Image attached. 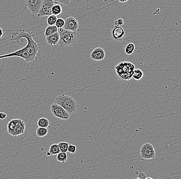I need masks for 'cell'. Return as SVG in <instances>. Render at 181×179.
Returning <instances> with one entry per match:
<instances>
[{
	"label": "cell",
	"mask_w": 181,
	"mask_h": 179,
	"mask_svg": "<svg viewBox=\"0 0 181 179\" xmlns=\"http://www.w3.org/2000/svg\"><path fill=\"white\" fill-rule=\"evenodd\" d=\"M3 36V31L2 28H0V38H2V37Z\"/></svg>",
	"instance_id": "f546056e"
},
{
	"label": "cell",
	"mask_w": 181,
	"mask_h": 179,
	"mask_svg": "<svg viewBox=\"0 0 181 179\" xmlns=\"http://www.w3.org/2000/svg\"><path fill=\"white\" fill-rule=\"evenodd\" d=\"M65 24V20L62 18H58L56 21L55 25L58 28H62L64 27Z\"/></svg>",
	"instance_id": "d4e9b609"
},
{
	"label": "cell",
	"mask_w": 181,
	"mask_h": 179,
	"mask_svg": "<svg viewBox=\"0 0 181 179\" xmlns=\"http://www.w3.org/2000/svg\"><path fill=\"white\" fill-rule=\"evenodd\" d=\"M146 174L143 172H140L138 173V177H137V179H146Z\"/></svg>",
	"instance_id": "83f0119b"
},
{
	"label": "cell",
	"mask_w": 181,
	"mask_h": 179,
	"mask_svg": "<svg viewBox=\"0 0 181 179\" xmlns=\"http://www.w3.org/2000/svg\"><path fill=\"white\" fill-rule=\"evenodd\" d=\"M61 152L60 150L59 147L58 146V144H54L51 146L49 147L48 152H47V155H57L58 153H59Z\"/></svg>",
	"instance_id": "9a60e30c"
},
{
	"label": "cell",
	"mask_w": 181,
	"mask_h": 179,
	"mask_svg": "<svg viewBox=\"0 0 181 179\" xmlns=\"http://www.w3.org/2000/svg\"><path fill=\"white\" fill-rule=\"evenodd\" d=\"M1 59L6 58H12V57H16V58H20L22 59H24L25 61L27 62L31 63L33 61L30 55L27 51L25 50L24 48H23L21 49H19L16 50L15 52L12 53H10L9 54L1 55Z\"/></svg>",
	"instance_id": "52a82bcc"
},
{
	"label": "cell",
	"mask_w": 181,
	"mask_h": 179,
	"mask_svg": "<svg viewBox=\"0 0 181 179\" xmlns=\"http://www.w3.org/2000/svg\"><path fill=\"white\" fill-rule=\"evenodd\" d=\"M7 118V114L3 112L0 113V119L4 120Z\"/></svg>",
	"instance_id": "f1b7e54d"
},
{
	"label": "cell",
	"mask_w": 181,
	"mask_h": 179,
	"mask_svg": "<svg viewBox=\"0 0 181 179\" xmlns=\"http://www.w3.org/2000/svg\"><path fill=\"white\" fill-rule=\"evenodd\" d=\"M111 34L114 39L116 41L122 40L125 36V30L120 26H115L112 29Z\"/></svg>",
	"instance_id": "7c38bea8"
},
{
	"label": "cell",
	"mask_w": 181,
	"mask_h": 179,
	"mask_svg": "<svg viewBox=\"0 0 181 179\" xmlns=\"http://www.w3.org/2000/svg\"><path fill=\"white\" fill-rule=\"evenodd\" d=\"M58 28H57V26L55 25H48V27L45 30V36H48L49 35L57 33L58 32Z\"/></svg>",
	"instance_id": "2e32d148"
},
{
	"label": "cell",
	"mask_w": 181,
	"mask_h": 179,
	"mask_svg": "<svg viewBox=\"0 0 181 179\" xmlns=\"http://www.w3.org/2000/svg\"><path fill=\"white\" fill-rule=\"evenodd\" d=\"M105 53L104 50L100 47L95 48L90 53V57L93 60L102 61L105 58Z\"/></svg>",
	"instance_id": "4fadbf2b"
},
{
	"label": "cell",
	"mask_w": 181,
	"mask_h": 179,
	"mask_svg": "<svg viewBox=\"0 0 181 179\" xmlns=\"http://www.w3.org/2000/svg\"><path fill=\"white\" fill-rule=\"evenodd\" d=\"M135 65L130 62H120L115 66L116 73L122 80H129L132 78Z\"/></svg>",
	"instance_id": "3957f363"
},
{
	"label": "cell",
	"mask_w": 181,
	"mask_h": 179,
	"mask_svg": "<svg viewBox=\"0 0 181 179\" xmlns=\"http://www.w3.org/2000/svg\"><path fill=\"white\" fill-rule=\"evenodd\" d=\"M46 43L51 46H55L58 44L60 39V35L58 32L45 37Z\"/></svg>",
	"instance_id": "5bb4252c"
},
{
	"label": "cell",
	"mask_w": 181,
	"mask_h": 179,
	"mask_svg": "<svg viewBox=\"0 0 181 179\" xmlns=\"http://www.w3.org/2000/svg\"><path fill=\"white\" fill-rule=\"evenodd\" d=\"M146 179H152V177H146Z\"/></svg>",
	"instance_id": "d6a6232c"
},
{
	"label": "cell",
	"mask_w": 181,
	"mask_h": 179,
	"mask_svg": "<svg viewBox=\"0 0 181 179\" xmlns=\"http://www.w3.org/2000/svg\"><path fill=\"white\" fill-rule=\"evenodd\" d=\"M79 26V22L77 20L73 17H70L65 20V24L63 28L71 31L75 32L77 31Z\"/></svg>",
	"instance_id": "8fae6325"
},
{
	"label": "cell",
	"mask_w": 181,
	"mask_h": 179,
	"mask_svg": "<svg viewBox=\"0 0 181 179\" xmlns=\"http://www.w3.org/2000/svg\"><path fill=\"white\" fill-rule=\"evenodd\" d=\"M55 102L62 107L70 115L75 113L79 107L72 97L65 95H62L57 97Z\"/></svg>",
	"instance_id": "277c9868"
},
{
	"label": "cell",
	"mask_w": 181,
	"mask_h": 179,
	"mask_svg": "<svg viewBox=\"0 0 181 179\" xmlns=\"http://www.w3.org/2000/svg\"><path fill=\"white\" fill-rule=\"evenodd\" d=\"M56 3L54 0H44L41 9L37 14L38 17L49 16L52 15L51 8Z\"/></svg>",
	"instance_id": "9c48e42d"
},
{
	"label": "cell",
	"mask_w": 181,
	"mask_h": 179,
	"mask_svg": "<svg viewBox=\"0 0 181 179\" xmlns=\"http://www.w3.org/2000/svg\"><path fill=\"white\" fill-rule=\"evenodd\" d=\"M0 59H1V56H0Z\"/></svg>",
	"instance_id": "836d02e7"
},
{
	"label": "cell",
	"mask_w": 181,
	"mask_h": 179,
	"mask_svg": "<svg viewBox=\"0 0 181 179\" xmlns=\"http://www.w3.org/2000/svg\"><path fill=\"white\" fill-rule=\"evenodd\" d=\"M62 7H61V5L58 4L56 2V3L53 5V6L51 8L52 15L58 16H59L62 13Z\"/></svg>",
	"instance_id": "ac0fdd59"
},
{
	"label": "cell",
	"mask_w": 181,
	"mask_h": 179,
	"mask_svg": "<svg viewBox=\"0 0 181 179\" xmlns=\"http://www.w3.org/2000/svg\"><path fill=\"white\" fill-rule=\"evenodd\" d=\"M25 124L20 119L10 120L7 124L8 133L13 136H17L23 134L25 130Z\"/></svg>",
	"instance_id": "5b68a950"
},
{
	"label": "cell",
	"mask_w": 181,
	"mask_h": 179,
	"mask_svg": "<svg viewBox=\"0 0 181 179\" xmlns=\"http://www.w3.org/2000/svg\"><path fill=\"white\" fill-rule=\"evenodd\" d=\"M76 146H75L74 145H69L68 147V152H69V153H71V154H75L76 153Z\"/></svg>",
	"instance_id": "484cf974"
},
{
	"label": "cell",
	"mask_w": 181,
	"mask_h": 179,
	"mask_svg": "<svg viewBox=\"0 0 181 179\" xmlns=\"http://www.w3.org/2000/svg\"><path fill=\"white\" fill-rule=\"evenodd\" d=\"M37 125H38V127H41V128H48L50 127L49 126L50 122H49V120L44 117L40 118L37 121Z\"/></svg>",
	"instance_id": "e0dca14e"
},
{
	"label": "cell",
	"mask_w": 181,
	"mask_h": 179,
	"mask_svg": "<svg viewBox=\"0 0 181 179\" xmlns=\"http://www.w3.org/2000/svg\"><path fill=\"white\" fill-rule=\"evenodd\" d=\"M58 146L59 147L60 150L62 152L66 153L68 152V147L69 146V144L67 142H60L58 144Z\"/></svg>",
	"instance_id": "603a6c76"
},
{
	"label": "cell",
	"mask_w": 181,
	"mask_h": 179,
	"mask_svg": "<svg viewBox=\"0 0 181 179\" xmlns=\"http://www.w3.org/2000/svg\"><path fill=\"white\" fill-rule=\"evenodd\" d=\"M44 0H27V8L33 13L37 15L41 9Z\"/></svg>",
	"instance_id": "30bf717a"
},
{
	"label": "cell",
	"mask_w": 181,
	"mask_h": 179,
	"mask_svg": "<svg viewBox=\"0 0 181 179\" xmlns=\"http://www.w3.org/2000/svg\"><path fill=\"white\" fill-rule=\"evenodd\" d=\"M140 155L142 159H153L156 156L153 145L150 143H146L142 146L140 150Z\"/></svg>",
	"instance_id": "ba28073f"
},
{
	"label": "cell",
	"mask_w": 181,
	"mask_h": 179,
	"mask_svg": "<svg viewBox=\"0 0 181 179\" xmlns=\"http://www.w3.org/2000/svg\"><path fill=\"white\" fill-rule=\"evenodd\" d=\"M58 32L60 35L58 44L62 48L76 46L80 37L77 31H71L62 28H58Z\"/></svg>",
	"instance_id": "7a4b0ae2"
},
{
	"label": "cell",
	"mask_w": 181,
	"mask_h": 179,
	"mask_svg": "<svg viewBox=\"0 0 181 179\" xmlns=\"http://www.w3.org/2000/svg\"><path fill=\"white\" fill-rule=\"evenodd\" d=\"M124 21L122 19L119 18L118 20H115L114 21V25L115 26H122L123 25Z\"/></svg>",
	"instance_id": "4316f807"
},
{
	"label": "cell",
	"mask_w": 181,
	"mask_h": 179,
	"mask_svg": "<svg viewBox=\"0 0 181 179\" xmlns=\"http://www.w3.org/2000/svg\"><path fill=\"white\" fill-rule=\"evenodd\" d=\"M57 160L60 163H65L68 161V155L66 153L60 152L57 155Z\"/></svg>",
	"instance_id": "7402d4cb"
},
{
	"label": "cell",
	"mask_w": 181,
	"mask_h": 179,
	"mask_svg": "<svg viewBox=\"0 0 181 179\" xmlns=\"http://www.w3.org/2000/svg\"><path fill=\"white\" fill-rule=\"evenodd\" d=\"M55 2H57V3H59L62 4L63 3V0H54Z\"/></svg>",
	"instance_id": "4dcf8cb0"
},
{
	"label": "cell",
	"mask_w": 181,
	"mask_h": 179,
	"mask_svg": "<svg viewBox=\"0 0 181 179\" xmlns=\"http://www.w3.org/2000/svg\"><path fill=\"white\" fill-rule=\"evenodd\" d=\"M51 113L53 114L55 117L61 120H68L71 116V115L66 110H65L62 107L55 102L51 104Z\"/></svg>",
	"instance_id": "8992f818"
},
{
	"label": "cell",
	"mask_w": 181,
	"mask_h": 179,
	"mask_svg": "<svg viewBox=\"0 0 181 179\" xmlns=\"http://www.w3.org/2000/svg\"><path fill=\"white\" fill-rule=\"evenodd\" d=\"M57 16L54 15H51L48 16L47 19V23L48 25H54L56 23V21L57 20Z\"/></svg>",
	"instance_id": "cb8c5ba5"
},
{
	"label": "cell",
	"mask_w": 181,
	"mask_h": 179,
	"mask_svg": "<svg viewBox=\"0 0 181 179\" xmlns=\"http://www.w3.org/2000/svg\"><path fill=\"white\" fill-rule=\"evenodd\" d=\"M135 45L133 43H129L125 48V53L127 55H130L132 54L135 50Z\"/></svg>",
	"instance_id": "d6986e66"
},
{
	"label": "cell",
	"mask_w": 181,
	"mask_h": 179,
	"mask_svg": "<svg viewBox=\"0 0 181 179\" xmlns=\"http://www.w3.org/2000/svg\"><path fill=\"white\" fill-rule=\"evenodd\" d=\"M143 76L144 73L141 69H135L134 71L132 78H133L135 80H140L143 77Z\"/></svg>",
	"instance_id": "ffe728a7"
},
{
	"label": "cell",
	"mask_w": 181,
	"mask_h": 179,
	"mask_svg": "<svg viewBox=\"0 0 181 179\" xmlns=\"http://www.w3.org/2000/svg\"><path fill=\"white\" fill-rule=\"evenodd\" d=\"M34 33L27 32L24 30H20L19 32H12L11 40L19 43L22 39L25 38L27 41V44L24 48L30 55L33 61L36 59L37 55L39 50V46L34 39Z\"/></svg>",
	"instance_id": "6da1fadb"
},
{
	"label": "cell",
	"mask_w": 181,
	"mask_h": 179,
	"mask_svg": "<svg viewBox=\"0 0 181 179\" xmlns=\"http://www.w3.org/2000/svg\"><path fill=\"white\" fill-rule=\"evenodd\" d=\"M118 1L120 3H125V2H128L129 0H118Z\"/></svg>",
	"instance_id": "1f68e13d"
},
{
	"label": "cell",
	"mask_w": 181,
	"mask_h": 179,
	"mask_svg": "<svg viewBox=\"0 0 181 179\" xmlns=\"http://www.w3.org/2000/svg\"><path fill=\"white\" fill-rule=\"evenodd\" d=\"M48 128L39 127L37 129L36 135L39 137H43L48 134Z\"/></svg>",
	"instance_id": "44dd1931"
}]
</instances>
